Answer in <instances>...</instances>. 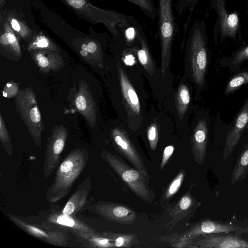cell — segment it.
Segmentation results:
<instances>
[{
    "label": "cell",
    "instance_id": "277c9868",
    "mask_svg": "<svg viewBox=\"0 0 248 248\" xmlns=\"http://www.w3.org/2000/svg\"><path fill=\"white\" fill-rule=\"evenodd\" d=\"M9 218L17 227L30 235L46 243L57 246L67 244L68 231L60 227L53 226L45 221L37 223L25 219L21 217L8 214Z\"/></svg>",
    "mask_w": 248,
    "mask_h": 248
},
{
    "label": "cell",
    "instance_id": "4dcf8cb0",
    "mask_svg": "<svg viewBox=\"0 0 248 248\" xmlns=\"http://www.w3.org/2000/svg\"><path fill=\"white\" fill-rule=\"evenodd\" d=\"M147 138L151 149L155 150L158 142V129L155 124H152L148 128Z\"/></svg>",
    "mask_w": 248,
    "mask_h": 248
},
{
    "label": "cell",
    "instance_id": "8fae6325",
    "mask_svg": "<svg viewBox=\"0 0 248 248\" xmlns=\"http://www.w3.org/2000/svg\"><path fill=\"white\" fill-rule=\"evenodd\" d=\"M235 232L248 233V227L243 228L229 222H222L214 219H206L195 224L182 237V240H189L200 235Z\"/></svg>",
    "mask_w": 248,
    "mask_h": 248
},
{
    "label": "cell",
    "instance_id": "30bf717a",
    "mask_svg": "<svg viewBox=\"0 0 248 248\" xmlns=\"http://www.w3.org/2000/svg\"><path fill=\"white\" fill-rule=\"evenodd\" d=\"M242 232H235L203 235L197 242V247L203 248H248V241L241 236Z\"/></svg>",
    "mask_w": 248,
    "mask_h": 248
},
{
    "label": "cell",
    "instance_id": "7c38bea8",
    "mask_svg": "<svg viewBox=\"0 0 248 248\" xmlns=\"http://www.w3.org/2000/svg\"><path fill=\"white\" fill-rule=\"evenodd\" d=\"M89 209L109 220L121 223H131L136 217L135 213L130 209L115 204L97 202L90 205Z\"/></svg>",
    "mask_w": 248,
    "mask_h": 248
},
{
    "label": "cell",
    "instance_id": "9c48e42d",
    "mask_svg": "<svg viewBox=\"0 0 248 248\" xmlns=\"http://www.w3.org/2000/svg\"><path fill=\"white\" fill-rule=\"evenodd\" d=\"M67 135V130L61 125L54 128L48 138L43 169L46 179L51 175L60 163Z\"/></svg>",
    "mask_w": 248,
    "mask_h": 248
},
{
    "label": "cell",
    "instance_id": "4316f807",
    "mask_svg": "<svg viewBox=\"0 0 248 248\" xmlns=\"http://www.w3.org/2000/svg\"><path fill=\"white\" fill-rule=\"evenodd\" d=\"M37 49H46L49 50L57 51L58 48L48 38L44 35L37 36L29 45V50Z\"/></svg>",
    "mask_w": 248,
    "mask_h": 248
},
{
    "label": "cell",
    "instance_id": "5b68a950",
    "mask_svg": "<svg viewBox=\"0 0 248 248\" xmlns=\"http://www.w3.org/2000/svg\"><path fill=\"white\" fill-rule=\"evenodd\" d=\"M211 6L217 14L213 30L215 41L216 42L218 37L221 42L228 38L236 41L241 33L238 12L229 13L226 0H211Z\"/></svg>",
    "mask_w": 248,
    "mask_h": 248
},
{
    "label": "cell",
    "instance_id": "484cf974",
    "mask_svg": "<svg viewBox=\"0 0 248 248\" xmlns=\"http://www.w3.org/2000/svg\"><path fill=\"white\" fill-rule=\"evenodd\" d=\"M247 83H248V72L240 73L229 81L226 87L225 93L226 95L228 94Z\"/></svg>",
    "mask_w": 248,
    "mask_h": 248
},
{
    "label": "cell",
    "instance_id": "603a6c76",
    "mask_svg": "<svg viewBox=\"0 0 248 248\" xmlns=\"http://www.w3.org/2000/svg\"><path fill=\"white\" fill-rule=\"evenodd\" d=\"M190 99L188 87L184 84L179 86L176 98V108L180 120H182L186 113Z\"/></svg>",
    "mask_w": 248,
    "mask_h": 248
},
{
    "label": "cell",
    "instance_id": "d4e9b609",
    "mask_svg": "<svg viewBox=\"0 0 248 248\" xmlns=\"http://www.w3.org/2000/svg\"><path fill=\"white\" fill-rule=\"evenodd\" d=\"M104 236L114 241L115 247L128 248L131 246L134 242L133 235L114 233L112 232H104Z\"/></svg>",
    "mask_w": 248,
    "mask_h": 248
},
{
    "label": "cell",
    "instance_id": "ba28073f",
    "mask_svg": "<svg viewBox=\"0 0 248 248\" xmlns=\"http://www.w3.org/2000/svg\"><path fill=\"white\" fill-rule=\"evenodd\" d=\"M45 221L53 226L71 231L83 243L89 244L92 238L99 235L93 228L75 216L66 215L60 211L52 210Z\"/></svg>",
    "mask_w": 248,
    "mask_h": 248
},
{
    "label": "cell",
    "instance_id": "1f68e13d",
    "mask_svg": "<svg viewBox=\"0 0 248 248\" xmlns=\"http://www.w3.org/2000/svg\"><path fill=\"white\" fill-rule=\"evenodd\" d=\"M184 176L183 172H180L172 181L166 192V197L167 198L171 197L177 192L181 185Z\"/></svg>",
    "mask_w": 248,
    "mask_h": 248
},
{
    "label": "cell",
    "instance_id": "60d3db41",
    "mask_svg": "<svg viewBox=\"0 0 248 248\" xmlns=\"http://www.w3.org/2000/svg\"><path fill=\"white\" fill-rule=\"evenodd\" d=\"M5 0H0V3L2 4V2L4 1Z\"/></svg>",
    "mask_w": 248,
    "mask_h": 248
},
{
    "label": "cell",
    "instance_id": "7a4b0ae2",
    "mask_svg": "<svg viewBox=\"0 0 248 248\" xmlns=\"http://www.w3.org/2000/svg\"><path fill=\"white\" fill-rule=\"evenodd\" d=\"M186 43L193 78L197 84L202 86L204 82L208 60L206 27L203 20L197 19L193 22Z\"/></svg>",
    "mask_w": 248,
    "mask_h": 248
},
{
    "label": "cell",
    "instance_id": "ffe728a7",
    "mask_svg": "<svg viewBox=\"0 0 248 248\" xmlns=\"http://www.w3.org/2000/svg\"><path fill=\"white\" fill-rule=\"evenodd\" d=\"M33 58L38 67L43 71L58 69L62 66V59L60 56L46 50L36 51Z\"/></svg>",
    "mask_w": 248,
    "mask_h": 248
},
{
    "label": "cell",
    "instance_id": "74e56055",
    "mask_svg": "<svg viewBox=\"0 0 248 248\" xmlns=\"http://www.w3.org/2000/svg\"><path fill=\"white\" fill-rule=\"evenodd\" d=\"M67 3L72 7L80 9L82 7V5L77 3L75 0H66Z\"/></svg>",
    "mask_w": 248,
    "mask_h": 248
},
{
    "label": "cell",
    "instance_id": "5bb4252c",
    "mask_svg": "<svg viewBox=\"0 0 248 248\" xmlns=\"http://www.w3.org/2000/svg\"><path fill=\"white\" fill-rule=\"evenodd\" d=\"M92 186L91 178L88 177L78 186L68 199L62 212L65 215L75 216L89 205L88 199Z\"/></svg>",
    "mask_w": 248,
    "mask_h": 248
},
{
    "label": "cell",
    "instance_id": "b9f144b4",
    "mask_svg": "<svg viewBox=\"0 0 248 248\" xmlns=\"http://www.w3.org/2000/svg\"></svg>",
    "mask_w": 248,
    "mask_h": 248
},
{
    "label": "cell",
    "instance_id": "44dd1931",
    "mask_svg": "<svg viewBox=\"0 0 248 248\" xmlns=\"http://www.w3.org/2000/svg\"><path fill=\"white\" fill-rule=\"evenodd\" d=\"M248 174V142L245 145L232 170L231 184L245 179Z\"/></svg>",
    "mask_w": 248,
    "mask_h": 248
},
{
    "label": "cell",
    "instance_id": "8992f818",
    "mask_svg": "<svg viewBox=\"0 0 248 248\" xmlns=\"http://www.w3.org/2000/svg\"><path fill=\"white\" fill-rule=\"evenodd\" d=\"M101 156L136 194L145 200H150V193L145 183V174L129 167L118 157L107 151H103Z\"/></svg>",
    "mask_w": 248,
    "mask_h": 248
},
{
    "label": "cell",
    "instance_id": "d590c367",
    "mask_svg": "<svg viewBox=\"0 0 248 248\" xmlns=\"http://www.w3.org/2000/svg\"><path fill=\"white\" fill-rule=\"evenodd\" d=\"M192 203L193 201L191 197L188 195H186L181 199L179 205L182 210H186L191 206Z\"/></svg>",
    "mask_w": 248,
    "mask_h": 248
},
{
    "label": "cell",
    "instance_id": "3957f363",
    "mask_svg": "<svg viewBox=\"0 0 248 248\" xmlns=\"http://www.w3.org/2000/svg\"><path fill=\"white\" fill-rule=\"evenodd\" d=\"M173 4V0H158L157 17L161 44V72L164 77L170 65L173 40L177 32Z\"/></svg>",
    "mask_w": 248,
    "mask_h": 248
},
{
    "label": "cell",
    "instance_id": "9a60e30c",
    "mask_svg": "<svg viewBox=\"0 0 248 248\" xmlns=\"http://www.w3.org/2000/svg\"><path fill=\"white\" fill-rule=\"evenodd\" d=\"M112 135L116 145L132 164L140 171L147 174L140 156L126 136L120 129L114 128Z\"/></svg>",
    "mask_w": 248,
    "mask_h": 248
},
{
    "label": "cell",
    "instance_id": "d6a6232c",
    "mask_svg": "<svg viewBox=\"0 0 248 248\" xmlns=\"http://www.w3.org/2000/svg\"><path fill=\"white\" fill-rule=\"evenodd\" d=\"M246 60H248V44L240 48L234 53L232 62L234 65H236Z\"/></svg>",
    "mask_w": 248,
    "mask_h": 248
},
{
    "label": "cell",
    "instance_id": "52a82bcc",
    "mask_svg": "<svg viewBox=\"0 0 248 248\" xmlns=\"http://www.w3.org/2000/svg\"><path fill=\"white\" fill-rule=\"evenodd\" d=\"M17 101L20 114L37 146L41 145L43 124L35 96L28 89L18 93Z\"/></svg>",
    "mask_w": 248,
    "mask_h": 248
},
{
    "label": "cell",
    "instance_id": "ac0fdd59",
    "mask_svg": "<svg viewBox=\"0 0 248 248\" xmlns=\"http://www.w3.org/2000/svg\"><path fill=\"white\" fill-rule=\"evenodd\" d=\"M118 70L122 92L126 105L133 113L139 114L140 105L138 95L119 63Z\"/></svg>",
    "mask_w": 248,
    "mask_h": 248
},
{
    "label": "cell",
    "instance_id": "e575fe53",
    "mask_svg": "<svg viewBox=\"0 0 248 248\" xmlns=\"http://www.w3.org/2000/svg\"><path fill=\"white\" fill-rule=\"evenodd\" d=\"M174 147L172 145L168 146L164 149L160 165V169H162L165 166L167 161L172 155Z\"/></svg>",
    "mask_w": 248,
    "mask_h": 248
},
{
    "label": "cell",
    "instance_id": "d6986e66",
    "mask_svg": "<svg viewBox=\"0 0 248 248\" xmlns=\"http://www.w3.org/2000/svg\"><path fill=\"white\" fill-rule=\"evenodd\" d=\"M138 36L140 43V48L135 46L132 49L136 53L139 62L145 70L150 75L154 76L155 74L154 62L150 53L143 28L140 24L139 27Z\"/></svg>",
    "mask_w": 248,
    "mask_h": 248
},
{
    "label": "cell",
    "instance_id": "836d02e7",
    "mask_svg": "<svg viewBox=\"0 0 248 248\" xmlns=\"http://www.w3.org/2000/svg\"><path fill=\"white\" fill-rule=\"evenodd\" d=\"M18 92V88L15 83H8L6 84L3 91V96L4 97H13Z\"/></svg>",
    "mask_w": 248,
    "mask_h": 248
},
{
    "label": "cell",
    "instance_id": "2e32d148",
    "mask_svg": "<svg viewBox=\"0 0 248 248\" xmlns=\"http://www.w3.org/2000/svg\"><path fill=\"white\" fill-rule=\"evenodd\" d=\"M207 124L205 119L200 120L192 137V149L195 161L202 165L207 155Z\"/></svg>",
    "mask_w": 248,
    "mask_h": 248
},
{
    "label": "cell",
    "instance_id": "f35d334b",
    "mask_svg": "<svg viewBox=\"0 0 248 248\" xmlns=\"http://www.w3.org/2000/svg\"><path fill=\"white\" fill-rule=\"evenodd\" d=\"M80 54L83 57H87L88 56V52L87 51H86V50L81 49V50H80Z\"/></svg>",
    "mask_w": 248,
    "mask_h": 248
},
{
    "label": "cell",
    "instance_id": "7402d4cb",
    "mask_svg": "<svg viewBox=\"0 0 248 248\" xmlns=\"http://www.w3.org/2000/svg\"><path fill=\"white\" fill-rule=\"evenodd\" d=\"M11 27L9 23H5L4 32L0 36V43L1 46L10 50L14 54L20 56L21 51L19 42Z\"/></svg>",
    "mask_w": 248,
    "mask_h": 248
},
{
    "label": "cell",
    "instance_id": "8d00e7d4",
    "mask_svg": "<svg viewBox=\"0 0 248 248\" xmlns=\"http://www.w3.org/2000/svg\"><path fill=\"white\" fill-rule=\"evenodd\" d=\"M81 49L86 50L88 53L93 54L98 50V47L95 42L91 41L88 43L87 44H82L81 46Z\"/></svg>",
    "mask_w": 248,
    "mask_h": 248
},
{
    "label": "cell",
    "instance_id": "f1b7e54d",
    "mask_svg": "<svg viewBox=\"0 0 248 248\" xmlns=\"http://www.w3.org/2000/svg\"><path fill=\"white\" fill-rule=\"evenodd\" d=\"M9 20L12 28L22 38H26L31 35V31L25 24L16 18L10 17Z\"/></svg>",
    "mask_w": 248,
    "mask_h": 248
},
{
    "label": "cell",
    "instance_id": "83f0119b",
    "mask_svg": "<svg viewBox=\"0 0 248 248\" xmlns=\"http://www.w3.org/2000/svg\"><path fill=\"white\" fill-rule=\"evenodd\" d=\"M0 139L3 148L9 155L13 154L11 139L1 114L0 116Z\"/></svg>",
    "mask_w": 248,
    "mask_h": 248
},
{
    "label": "cell",
    "instance_id": "6da1fadb",
    "mask_svg": "<svg viewBox=\"0 0 248 248\" xmlns=\"http://www.w3.org/2000/svg\"><path fill=\"white\" fill-rule=\"evenodd\" d=\"M88 160V153L84 149H74L67 155L58 166L54 181L46 191L48 202H57L68 195Z\"/></svg>",
    "mask_w": 248,
    "mask_h": 248
},
{
    "label": "cell",
    "instance_id": "e0dca14e",
    "mask_svg": "<svg viewBox=\"0 0 248 248\" xmlns=\"http://www.w3.org/2000/svg\"><path fill=\"white\" fill-rule=\"evenodd\" d=\"M75 105L78 110L94 125L96 115L95 102L86 86L80 85L75 99Z\"/></svg>",
    "mask_w": 248,
    "mask_h": 248
},
{
    "label": "cell",
    "instance_id": "ab89813d",
    "mask_svg": "<svg viewBox=\"0 0 248 248\" xmlns=\"http://www.w3.org/2000/svg\"><path fill=\"white\" fill-rule=\"evenodd\" d=\"M77 3L82 5H85L86 2L85 0H75Z\"/></svg>",
    "mask_w": 248,
    "mask_h": 248
},
{
    "label": "cell",
    "instance_id": "4fadbf2b",
    "mask_svg": "<svg viewBox=\"0 0 248 248\" xmlns=\"http://www.w3.org/2000/svg\"><path fill=\"white\" fill-rule=\"evenodd\" d=\"M248 125V100L238 115L233 125L228 132L223 151V158L230 156Z\"/></svg>",
    "mask_w": 248,
    "mask_h": 248
},
{
    "label": "cell",
    "instance_id": "f546056e",
    "mask_svg": "<svg viewBox=\"0 0 248 248\" xmlns=\"http://www.w3.org/2000/svg\"><path fill=\"white\" fill-rule=\"evenodd\" d=\"M200 0H178L175 8L179 14H183L188 10L190 16L195 6Z\"/></svg>",
    "mask_w": 248,
    "mask_h": 248
},
{
    "label": "cell",
    "instance_id": "cb8c5ba5",
    "mask_svg": "<svg viewBox=\"0 0 248 248\" xmlns=\"http://www.w3.org/2000/svg\"><path fill=\"white\" fill-rule=\"evenodd\" d=\"M140 8L143 14L152 20H155L158 16V8L153 0H124Z\"/></svg>",
    "mask_w": 248,
    "mask_h": 248
}]
</instances>
